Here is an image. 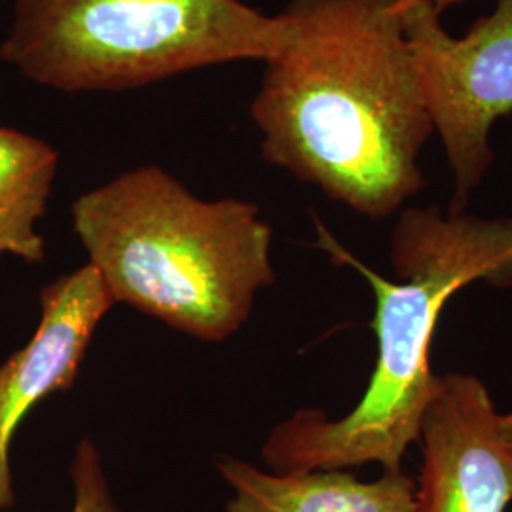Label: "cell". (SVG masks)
Segmentation results:
<instances>
[{"mask_svg":"<svg viewBox=\"0 0 512 512\" xmlns=\"http://www.w3.org/2000/svg\"><path fill=\"white\" fill-rule=\"evenodd\" d=\"M406 0H289L287 35L251 103L266 162L357 215L425 188L433 124L404 33Z\"/></svg>","mask_w":512,"mask_h":512,"instance_id":"1","label":"cell"},{"mask_svg":"<svg viewBox=\"0 0 512 512\" xmlns=\"http://www.w3.org/2000/svg\"><path fill=\"white\" fill-rule=\"evenodd\" d=\"M321 247L355 268L376 298L378 359L359 404L340 420L298 410L264 442L274 473L344 471L366 463L401 471L406 450L420 442L421 420L439 389L429 363L444 304L475 281L512 287V217L482 219L408 207L397 220L389 260L401 281H389L319 228Z\"/></svg>","mask_w":512,"mask_h":512,"instance_id":"2","label":"cell"},{"mask_svg":"<svg viewBox=\"0 0 512 512\" xmlns=\"http://www.w3.org/2000/svg\"><path fill=\"white\" fill-rule=\"evenodd\" d=\"M73 228L114 304L222 342L274 283L272 226L255 203L202 200L160 165L82 194Z\"/></svg>","mask_w":512,"mask_h":512,"instance_id":"3","label":"cell"},{"mask_svg":"<svg viewBox=\"0 0 512 512\" xmlns=\"http://www.w3.org/2000/svg\"><path fill=\"white\" fill-rule=\"evenodd\" d=\"M287 25L241 0H16L0 57L65 93L124 92L234 61H268Z\"/></svg>","mask_w":512,"mask_h":512,"instance_id":"4","label":"cell"},{"mask_svg":"<svg viewBox=\"0 0 512 512\" xmlns=\"http://www.w3.org/2000/svg\"><path fill=\"white\" fill-rule=\"evenodd\" d=\"M440 18L425 0L404 4L412 63L452 173L448 211L463 213L494 164L495 122L512 112V0H497L463 37Z\"/></svg>","mask_w":512,"mask_h":512,"instance_id":"5","label":"cell"},{"mask_svg":"<svg viewBox=\"0 0 512 512\" xmlns=\"http://www.w3.org/2000/svg\"><path fill=\"white\" fill-rule=\"evenodd\" d=\"M488 387L471 374L440 376L421 420L418 512H505L512 503V446Z\"/></svg>","mask_w":512,"mask_h":512,"instance_id":"6","label":"cell"},{"mask_svg":"<svg viewBox=\"0 0 512 512\" xmlns=\"http://www.w3.org/2000/svg\"><path fill=\"white\" fill-rule=\"evenodd\" d=\"M114 306L92 264L40 293V323L27 346L0 365V511L16 503L10 450L21 421L46 397L71 389L93 332Z\"/></svg>","mask_w":512,"mask_h":512,"instance_id":"7","label":"cell"},{"mask_svg":"<svg viewBox=\"0 0 512 512\" xmlns=\"http://www.w3.org/2000/svg\"><path fill=\"white\" fill-rule=\"evenodd\" d=\"M232 497L226 512H418L416 482L403 469L363 482L346 471L266 473L236 458L217 461Z\"/></svg>","mask_w":512,"mask_h":512,"instance_id":"8","label":"cell"},{"mask_svg":"<svg viewBox=\"0 0 512 512\" xmlns=\"http://www.w3.org/2000/svg\"><path fill=\"white\" fill-rule=\"evenodd\" d=\"M57 164L59 154L46 141L0 128V256L44 262L46 241L37 222L46 213Z\"/></svg>","mask_w":512,"mask_h":512,"instance_id":"9","label":"cell"},{"mask_svg":"<svg viewBox=\"0 0 512 512\" xmlns=\"http://www.w3.org/2000/svg\"><path fill=\"white\" fill-rule=\"evenodd\" d=\"M73 480V512H124L110 492L103 459L90 439H82L76 446L71 463Z\"/></svg>","mask_w":512,"mask_h":512,"instance_id":"10","label":"cell"},{"mask_svg":"<svg viewBox=\"0 0 512 512\" xmlns=\"http://www.w3.org/2000/svg\"><path fill=\"white\" fill-rule=\"evenodd\" d=\"M425 2H429L435 8V12L442 16L448 8H454V6L463 4V2H469V0H425Z\"/></svg>","mask_w":512,"mask_h":512,"instance_id":"11","label":"cell"},{"mask_svg":"<svg viewBox=\"0 0 512 512\" xmlns=\"http://www.w3.org/2000/svg\"><path fill=\"white\" fill-rule=\"evenodd\" d=\"M501 431H503V437L507 439V442L512 446V410L507 414H501Z\"/></svg>","mask_w":512,"mask_h":512,"instance_id":"12","label":"cell"}]
</instances>
